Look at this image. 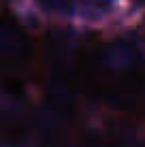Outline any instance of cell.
Wrapping results in <instances>:
<instances>
[{"instance_id": "6da1fadb", "label": "cell", "mask_w": 145, "mask_h": 147, "mask_svg": "<svg viewBox=\"0 0 145 147\" xmlns=\"http://www.w3.org/2000/svg\"><path fill=\"white\" fill-rule=\"evenodd\" d=\"M22 47H24V43L19 38V34H15L7 28H0V55H13Z\"/></svg>"}, {"instance_id": "7a4b0ae2", "label": "cell", "mask_w": 145, "mask_h": 147, "mask_svg": "<svg viewBox=\"0 0 145 147\" xmlns=\"http://www.w3.org/2000/svg\"><path fill=\"white\" fill-rule=\"evenodd\" d=\"M41 4L49 11H56V13H66L71 11L73 7V0H41Z\"/></svg>"}]
</instances>
